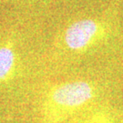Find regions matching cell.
<instances>
[{"label":"cell","instance_id":"obj_1","mask_svg":"<svg viewBox=\"0 0 123 123\" xmlns=\"http://www.w3.org/2000/svg\"><path fill=\"white\" fill-rule=\"evenodd\" d=\"M95 90L84 80L67 82L53 87L43 103V123H61L92 99Z\"/></svg>","mask_w":123,"mask_h":123},{"label":"cell","instance_id":"obj_2","mask_svg":"<svg viewBox=\"0 0 123 123\" xmlns=\"http://www.w3.org/2000/svg\"><path fill=\"white\" fill-rule=\"evenodd\" d=\"M100 26L95 20L82 19L74 22L67 28L64 39L71 50H84L96 39Z\"/></svg>","mask_w":123,"mask_h":123},{"label":"cell","instance_id":"obj_3","mask_svg":"<svg viewBox=\"0 0 123 123\" xmlns=\"http://www.w3.org/2000/svg\"><path fill=\"white\" fill-rule=\"evenodd\" d=\"M16 55L8 44L0 48V83L9 79L15 70Z\"/></svg>","mask_w":123,"mask_h":123},{"label":"cell","instance_id":"obj_4","mask_svg":"<svg viewBox=\"0 0 123 123\" xmlns=\"http://www.w3.org/2000/svg\"><path fill=\"white\" fill-rule=\"evenodd\" d=\"M81 123H109L108 120L100 115H94L92 117L88 118V119L84 120Z\"/></svg>","mask_w":123,"mask_h":123}]
</instances>
